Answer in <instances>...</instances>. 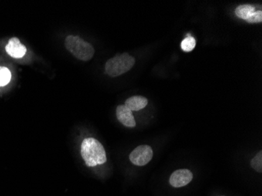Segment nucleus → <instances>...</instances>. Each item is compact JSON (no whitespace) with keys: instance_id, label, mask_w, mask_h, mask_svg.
<instances>
[{"instance_id":"9b49d317","label":"nucleus","mask_w":262,"mask_h":196,"mask_svg":"<svg viewBox=\"0 0 262 196\" xmlns=\"http://www.w3.org/2000/svg\"><path fill=\"white\" fill-rule=\"evenodd\" d=\"M11 73L9 69L6 67H0V87H4L10 83Z\"/></svg>"},{"instance_id":"20e7f679","label":"nucleus","mask_w":262,"mask_h":196,"mask_svg":"<svg viewBox=\"0 0 262 196\" xmlns=\"http://www.w3.org/2000/svg\"><path fill=\"white\" fill-rule=\"evenodd\" d=\"M153 156V152L148 145L137 147L130 155V160L135 166H143L148 164Z\"/></svg>"},{"instance_id":"7ed1b4c3","label":"nucleus","mask_w":262,"mask_h":196,"mask_svg":"<svg viewBox=\"0 0 262 196\" xmlns=\"http://www.w3.org/2000/svg\"><path fill=\"white\" fill-rule=\"evenodd\" d=\"M134 64L135 59L128 53L117 54L106 62V72L111 77H117L130 71Z\"/></svg>"},{"instance_id":"f8f14e48","label":"nucleus","mask_w":262,"mask_h":196,"mask_svg":"<svg viewBox=\"0 0 262 196\" xmlns=\"http://www.w3.org/2000/svg\"><path fill=\"white\" fill-rule=\"evenodd\" d=\"M252 168L258 173L262 172V152L260 151L251 160Z\"/></svg>"},{"instance_id":"1a4fd4ad","label":"nucleus","mask_w":262,"mask_h":196,"mask_svg":"<svg viewBox=\"0 0 262 196\" xmlns=\"http://www.w3.org/2000/svg\"><path fill=\"white\" fill-rule=\"evenodd\" d=\"M255 11V8H253V6L245 4L237 7L235 11V14L238 18L247 21Z\"/></svg>"},{"instance_id":"ddd939ff","label":"nucleus","mask_w":262,"mask_h":196,"mask_svg":"<svg viewBox=\"0 0 262 196\" xmlns=\"http://www.w3.org/2000/svg\"><path fill=\"white\" fill-rule=\"evenodd\" d=\"M246 22L248 23H260L262 22V11H255Z\"/></svg>"},{"instance_id":"f257e3e1","label":"nucleus","mask_w":262,"mask_h":196,"mask_svg":"<svg viewBox=\"0 0 262 196\" xmlns=\"http://www.w3.org/2000/svg\"><path fill=\"white\" fill-rule=\"evenodd\" d=\"M81 155L86 166H96L107 161L104 147L94 138H86L81 145Z\"/></svg>"},{"instance_id":"423d86ee","label":"nucleus","mask_w":262,"mask_h":196,"mask_svg":"<svg viewBox=\"0 0 262 196\" xmlns=\"http://www.w3.org/2000/svg\"><path fill=\"white\" fill-rule=\"evenodd\" d=\"M6 51L11 57L21 58L26 53L27 48L21 43L19 39L14 37L10 39L9 43H7Z\"/></svg>"},{"instance_id":"39448f33","label":"nucleus","mask_w":262,"mask_h":196,"mask_svg":"<svg viewBox=\"0 0 262 196\" xmlns=\"http://www.w3.org/2000/svg\"><path fill=\"white\" fill-rule=\"evenodd\" d=\"M193 175L190 170H178L174 171L170 177V184L174 187H181L187 185L192 181Z\"/></svg>"},{"instance_id":"0eeeda50","label":"nucleus","mask_w":262,"mask_h":196,"mask_svg":"<svg viewBox=\"0 0 262 196\" xmlns=\"http://www.w3.org/2000/svg\"><path fill=\"white\" fill-rule=\"evenodd\" d=\"M116 117L123 125L127 127H134L136 125L135 119L132 111L126 107L125 104L119 105L116 108Z\"/></svg>"},{"instance_id":"6e6552de","label":"nucleus","mask_w":262,"mask_h":196,"mask_svg":"<svg viewBox=\"0 0 262 196\" xmlns=\"http://www.w3.org/2000/svg\"><path fill=\"white\" fill-rule=\"evenodd\" d=\"M148 100L142 96H133L126 101L125 105L130 111H139L146 107Z\"/></svg>"},{"instance_id":"f03ea898","label":"nucleus","mask_w":262,"mask_h":196,"mask_svg":"<svg viewBox=\"0 0 262 196\" xmlns=\"http://www.w3.org/2000/svg\"><path fill=\"white\" fill-rule=\"evenodd\" d=\"M65 48L75 57L83 61H88L94 55V48L79 36H67L65 41Z\"/></svg>"},{"instance_id":"9d476101","label":"nucleus","mask_w":262,"mask_h":196,"mask_svg":"<svg viewBox=\"0 0 262 196\" xmlns=\"http://www.w3.org/2000/svg\"><path fill=\"white\" fill-rule=\"evenodd\" d=\"M195 44H196L195 39L190 35H188L187 37L181 42V47L185 52H191L194 50Z\"/></svg>"}]
</instances>
